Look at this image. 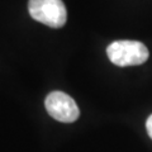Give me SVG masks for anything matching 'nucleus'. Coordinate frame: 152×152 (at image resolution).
<instances>
[{
  "instance_id": "f257e3e1",
  "label": "nucleus",
  "mask_w": 152,
  "mask_h": 152,
  "mask_svg": "<svg viewBox=\"0 0 152 152\" xmlns=\"http://www.w3.org/2000/svg\"><path fill=\"white\" fill-rule=\"evenodd\" d=\"M107 55L112 64L126 67L138 66L148 60L150 52L147 47L138 41H115L107 47Z\"/></svg>"
},
{
  "instance_id": "f03ea898",
  "label": "nucleus",
  "mask_w": 152,
  "mask_h": 152,
  "mask_svg": "<svg viewBox=\"0 0 152 152\" xmlns=\"http://www.w3.org/2000/svg\"><path fill=\"white\" fill-rule=\"evenodd\" d=\"M28 12L34 20L51 28H61L67 20V10L62 0H29Z\"/></svg>"
},
{
  "instance_id": "7ed1b4c3",
  "label": "nucleus",
  "mask_w": 152,
  "mask_h": 152,
  "mask_svg": "<svg viewBox=\"0 0 152 152\" xmlns=\"http://www.w3.org/2000/svg\"><path fill=\"white\" fill-rule=\"evenodd\" d=\"M46 110L53 119L62 123H72L80 117L77 104L72 98L62 91H52L46 96Z\"/></svg>"
},
{
  "instance_id": "20e7f679",
  "label": "nucleus",
  "mask_w": 152,
  "mask_h": 152,
  "mask_svg": "<svg viewBox=\"0 0 152 152\" xmlns=\"http://www.w3.org/2000/svg\"><path fill=\"white\" fill-rule=\"evenodd\" d=\"M146 129H147V133H148V136L152 140V114L147 118V121H146Z\"/></svg>"
}]
</instances>
